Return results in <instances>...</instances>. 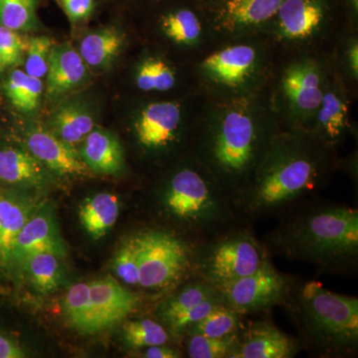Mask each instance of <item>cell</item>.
Wrapping results in <instances>:
<instances>
[{"mask_svg":"<svg viewBox=\"0 0 358 358\" xmlns=\"http://www.w3.org/2000/svg\"><path fill=\"white\" fill-rule=\"evenodd\" d=\"M113 270L124 284L129 286H138L140 243H138V234H134V236L124 240L115 252L114 260H113Z\"/></svg>","mask_w":358,"mask_h":358,"instance_id":"36","label":"cell"},{"mask_svg":"<svg viewBox=\"0 0 358 358\" xmlns=\"http://www.w3.org/2000/svg\"><path fill=\"white\" fill-rule=\"evenodd\" d=\"M331 150L310 131L275 134L236 205L245 222L281 216L315 194L333 169Z\"/></svg>","mask_w":358,"mask_h":358,"instance_id":"1","label":"cell"},{"mask_svg":"<svg viewBox=\"0 0 358 358\" xmlns=\"http://www.w3.org/2000/svg\"><path fill=\"white\" fill-rule=\"evenodd\" d=\"M120 202L112 193H98L85 200L79 208V219L84 229L94 239H101L117 222Z\"/></svg>","mask_w":358,"mask_h":358,"instance_id":"23","label":"cell"},{"mask_svg":"<svg viewBox=\"0 0 358 358\" xmlns=\"http://www.w3.org/2000/svg\"><path fill=\"white\" fill-rule=\"evenodd\" d=\"M218 293L219 291L215 287L204 280L199 277L190 278L185 281L182 288L160 303L157 308V315L162 324H166L176 315Z\"/></svg>","mask_w":358,"mask_h":358,"instance_id":"27","label":"cell"},{"mask_svg":"<svg viewBox=\"0 0 358 358\" xmlns=\"http://www.w3.org/2000/svg\"><path fill=\"white\" fill-rule=\"evenodd\" d=\"M86 63L69 45L52 47L47 70V96H60L83 82Z\"/></svg>","mask_w":358,"mask_h":358,"instance_id":"20","label":"cell"},{"mask_svg":"<svg viewBox=\"0 0 358 358\" xmlns=\"http://www.w3.org/2000/svg\"><path fill=\"white\" fill-rule=\"evenodd\" d=\"M240 331L222 338L200 334L185 336L182 338L186 341V355L190 358H231L239 343Z\"/></svg>","mask_w":358,"mask_h":358,"instance_id":"33","label":"cell"},{"mask_svg":"<svg viewBox=\"0 0 358 358\" xmlns=\"http://www.w3.org/2000/svg\"><path fill=\"white\" fill-rule=\"evenodd\" d=\"M140 243L138 287L164 292L195 275L197 244L176 232L150 229L138 233Z\"/></svg>","mask_w":358,"mask_h":358,"instance_id":"7","label":"cell"},{"mask_svg":"<svg viewBox=\"0 0 358 358\" xmlns=\"http://www.w3.org/2000/svg\"><path fill=\"white\" fill-rule=\"evenodd\" d=\"M258 51L249 44L226 47L205 59L202 73L207 79L219 86L239 89L256 74L259 68Z\"/></svg>","mask_w":358,"mask_h":358,"instance_id":"12","label":"cell"},{"mask_svg":"<svg viewBox=\"0 0 358 358\" xmlns=\"http://www.w3.org/2000/svg\"><path fill=\"white\" fill-rule=\"evenodd\" d=\"M61 3L72 23L86 20L94 10V0H61Z\"/></svg>","mask_w":358,"mask_h":358,"instance_id":"40","label":"cell"},{"mask_svg":"<svg viewBox=\"0 0 358 358\" xmlns=\"http://www.w3.org/2000/svg\"><path fill=\"white\" fill-rule=\"evenodd\" d=\"M275 16L280 38L301 41L319 31L326 11L320 0H282Z\"/></svg>","mask_w":358,"mask_h":358,"instance_id":"16","label":"cell"},{"mask_svg":"<svg viewBox=\"0 0 358 358\" xmlns=\"http://www.w3.org/2000/svg\"><path fill=\"white\" fill-rule=\"evenodd\" d=\"M282 90L299 122L313 120L326 91L322 68L312 59L296 61L285 71Z\"/></svg>","mask_w":358,"mask_h":358,"instance_id":"9","label":"cell"},{"mask_svg":"<svg viewBox=\"0 0 358 358\" xmlns=\"http://www.w3.org/2000/svg\"><path fill=\"white\" fill-rule=\"evenodd\" d=\"M141 357L145 358H179L182 357V353L176 348L166 345H152L143 348Z\"/></svg>","mask_w":358,"mask_h":358,"instance_id":"42","label":"cell"},{"mask_svg":"<svg viewBox=\"0 0 358 358\" xmlns=\"http://www.w3.org/2000/svg\"><path fill=\"white\" fill-rule=\"evenodd\" d=\"M28 150L43 166L65 176H85L89 169L74 147L61 141L52 131L35 128L27 134Z\"/></svg>","mask_w":358,"mask_h":358,"instance_id":"15","label":"cell"},{"mask_svg":"<svg viewBox=\"0 0 358 358\" xmlns=\"http://www.w3.org/2000/svg\"><path fill=\"white\" fill-rule=\"evenodd\" d=\"M300 346L268 320H257L241 329L231 358H293Z\"/></svg>","mask_w":358,"mask_h":358,"instance_id":"14","label":"cell"},{"mask_svg":"<svg viewBox=\"0 0 358 358\" xmlns=\"http://www.w3.org/2000/svg\"><path fill=\"white\" fill-rule=\"evenodd\" d=\"M160 208L186 233V239L203 243L245 222L234 201L213 174L199 162L178 167L159 192Z\"/></svg>","mask_w":358,"mask_h":358,"instance_id":"4","label":"cell"},{"mask_svg":"<svg viewBox=\"0 0 358 358\" xmlns=\"http://www.w3.org/2000/svg\"><path fill=\"white\" fill-rule=\"evenodd\" d=\"M251 224L233 228L197 245L195 275L216 289L254 274L271 255L251 231Z\"/></svg>","mask_w":358,"mask_h":358,"instance_id":"6","label":"cell"},{"mask_svg":"<svg viewBox=\"0 0 358 358\" xmlns=\"http://www.w3.org/2000/svg\"><path fill=\"white\" fill-rule=\"evenodd\" d=\"M89 284L93 334L124 322L140 307V294L129 291L113 278H103Z\"/></svg>","mask_w":358,"mask_h":358,"instance_id":"10","label":"cell"},{"mask_svg":"<svg viewBox=\"0 0 358 358\" xmlns=\"http://www.w3.org/2000/svg\"><path fill=\"white\" fill-rule=\"evenodd\" d=\"M37 0H0V26L28 31L36 25Z\"/></svg>","mask_w":358,"mask_h":358,"instance_id":"35","label":"cell"},{"mask_svg":"<svg viewBox=\"0 0 358 358\" xmlns=\"http://www.w3.org/2000/svg\"><path fill=\"white\" fill-rule=\"evenodd\" d=\"M68 322L80 333L93 334L89 282H78L68 289L63 300Z\"/></svg>","mask_w":358,"mask_h":358,"instance_id":"31","label":"cell"},{"mask_svg":"<svg viewBox=\"0 0 358 358\" xmlns=\"http://www.w3.org/2000/svg\"><path fill=\"white\" fill-rule=\"evenodd\" d=\"M52 47L53 40L49 37H32L28 40L25 53V72L28 75L38 79L46 76Z\"/></svg>","mask_w":358,"mask_h":358,"instance_id":"38","label":"cell"},{"mask_svg":"<svg viewBox=\"0 0 358 358\" xmlns=\"http://www.w3.org/2000/svg\"><path fill=\"white\" fill-rule=\"evenodd\" d=\"M36 210L31 200L15 192H0V265L8 267L14 242Z\"/></svg>","mask_w":358,"mask_h":358,"instance_id":"19","label":"cell"},{"mask_svg":"<svg viewBox=\"0 0 358 358\" xmlns=\"http://www.w3.org/2000/svg\"><path fill=\"white\" fill-rule=\"evenodd\" d=\"M27 49V41L17 31L0 26V75L13 66L20 65Z\"/></svg>","mask_w":358,"mask_h":358,"instance_id":"39","label":"cell"},{"mask_svg":"<svg viewBox=\"0 0 358 358\" xmlns=\"http://www.w3.org/2000/svg\"><path fill=\"white\" fill-rule=\"evenodd\" d=\"M180 105L157 102L148 105L134 122L136 141L143 150L159 152L178 143L180 134Z\"/></svg>","mask_w":358,"mask_h":358,"instance_id":"11","label":"cell"},{"mask_svg":"<svg viewBox=\"0 0 358 358\" xmlns=\"http://www.w3.org/2000/svg\"><path fill=\"white\" fill-rule=\"evenodd\" d=\"M281 216L263 242L270 255L308 263L327 274H357V209L305 200Z\"/></svg>","mask_w":358,"mask_h":358,"instance_id":"2","label":"cell"},{"mask_svg":"<svg viewBox=\"0 0 358 358\" xmlns=\"http://www.w3.org/2000/svg\"><path fill=\"white\" fill-rule=\"evenodd\" d=\"M122 44L124 35L115 28H107L85 36L80 43L79 54L91 67H107L119 55Z\"/></svg>","mask_w":358,"mask_h":358,"instance_id":"26","label":"cell"},{"mask_svg":"<svg viewBox=\"0 0 358 358\" xmlns=\"http://www.w3.org/2000/svg\"><path fill=\"white\" fill-rule=\"evenodd\" d=\"M79 155L87 167L95 173H119L124 167L121 143L112 134L103 129H93L85 138Z\"/></svg>","mask_w":358,"mask_h":358,"instance_id":"21","label":"cell"},{"mask_svg":"<svg viewBox=\"0 0 358 358\" xmlns=\"http://www.w3.org/2000/svg\"><path fill=\"white\" fill-rule=\"evenodd\" d=\"M242 317L234 308L220 303L204 319L190 327L185 331V336L200 334L208 338H222L239 333L242 326Z\"/></svg>","mask_w":358,"mask_h":358,"instance_id":"28","label":"cell"},{"mask_svg":"<svg viewBox=\"0 0 358 358\" xmlns=\"http://www.w3.org/2000/svg\"><path fill=\"white\" fill-rule=\"evenodd\" d=\"M346 60L350 74L355 80L358 76V44L357 40H352L346 48Z\"/></svg>","mask_w":358,"mask_h":358,"instance_id":"43","label":"cell"},{"mask_svg":"<svg viewBox=\"0 0 358 358\" xmlns=\"http://www.w3.org/2000/svg\"><path fill=\"white\" fill-rule=\"evenodd\" d=\"M34 252H50L59 257H64L67 253L57 221L49 204L36 209L23 226L14 242L8 268L18 267L26 256Z\"/></svg>","mask_w":358,"mask_h":358,"instance_id":"13","label":"cell"},{"mask_svg":"<svg viewBox=\"0 0 358 358\" xmlns=\"http://www.w3.org/2000/svg\"><path fill=\"white\" fill-rule=\"evenodd\" d=\"M46 173L43 164L28 150L0 148V180L16 186L43 185Z\"/></svg>","mask_w":358,"mask_h":358,"instance_id":"22","label":"cell"},{"mask_svg":"<svg viewBox=\"0 0 358 358\" xmlns=\"http://www.w3.org/2000/svg\"><path fill=\"white\" fill-rule=\"evenodd\" d=\"M275 134L248 101H232L202 129L196 159L237 205Z\"/></svg>","mask_w":358,"mask_h":358,"instance_id":"3","label":"cell"},{"mask_svg":"<svg viewBox=\"0 0 358 358\" xmlns=\"http://www.w3.org/2000/svg\"><path fill=\"white\" fill-rule=\"evenodd\" d=\"M352 8L355 9V13H357L358 8V0H352Z\"/></svg>","mask_w":358,"mask_h":358,"instance_id":"44","label":"cell"},{"mask_svg":"<svg viewBox=\"0 0 358 358\" xmlns=\"http://www.w3.org/2000/svg\"><path fill=\"white\" fill-rule=\"evenodd\" d=\"M7 98L21 112H32L38 107L43 92L41 79L30 76L24 71L15 69L4 83Z\"/></svg>","mask_w":358,"mask_h":358,"instance_id":"29","label":"cell"},{"mask_svg":"<svg viewBox=\"0 0 358 358\" xmlns=\"http://www.w3.org/2000/svg\"><path fill=\"white\" fill-rule=\"evenodd\" d=\"M294 278L278 271L268 261L254 274L228 282L218 289L224 303L240 315L268 312L284 305Z\"/></svg>","mask_w":358,"mask_h":358,"instance_id":"8","label":"cell"},{"mask_svg":"<svg viewBox=\"0 0 358 358\" xmlns=\"http://www.w3.org/2000/svg\"><path fill=\"white\" fill-rule=\"evenodd\" d=\"M27 357L23 346L13 336L0 331V358H24Z\"/></svg>","mask_w":358,"mask_h":358,"instance_id":"41","label":"cell"},{"mask_svg":"<svg viewBox=\"0 0 358 358\" xmlns=\"http://www.w3.org/2000/svg\"><path fill=\"white\" fill-rule=\"evenodd\" d=\"M224 303L220 292L215 296L206 299L199 305L194 306L189 310L181 313L176 315L173 319L169 320L164 326L166 327L167 331L173 338L182 339L185 331L197 322L204 319L208 313H210L220 303Z\"/></svg>","mask_w":358,"mask_h":358,"instance_id":"37","label":"cell"},{"mask_svg":"<svg viewBox=\"0 0 358 358\" xmlns=\"http://www.w3.org/2000/svg\"><path fill=\"white\" fill-rule=\"evenodd\" d=\"M282 0H224L217 17L224 33L238 36L266 24L275 17Z\"/></svg>","mask_w":358,"mask_h":358,"instance_id":"17","label":"cell"},{"mask_svg":"<svg viewBox=\"0 0 358 358\" xmlns=\"http://www.w3.org/2000/svg\"><path fill=\"white\" fill-rule=\"evenodd\" d=\"M312 134L333 148L343 140L348 127V103L338 86L326 87L324 98L315 117Z\"/></svg>","mask_w":358,"mask_h":358,"instance_id":"18","label":"cell"},{"mask_svg":"<svg viewBox=\"0 0 358 358\" xmlns=\"http://www.w3.org/2000/svg\"><path fill=\"white\" fill-rule=\"evenodd\" d=\"M52 133L61 141L75 147L94 129V120L88 110L79 103H67L54 114Z\"/></svg>","mask_w":358,"mask_h":358,"instance_id":"25","label":"cell"},{"mask_svg":"<svg viewBox=\"0 0 358 358\" xmlns=\"http://www.w3.org/2000/svg\"><path fill=\"white\" fill-rule=\"evenodd\" d=\"M122 341L129 350H143L152 345H166L171 336L164 324L152 319L129 320L122 324Z\"/></svg>","mask_w":358,"mask_h":358,"instance_id":"30","label":"cell"},{"mask_svg":"<svg viewBox=\"0 0 358 358\" xmlns=\"http://www.w3.org/2000/svg\"><path fill=\"white\" fill-rule=\"evenodd\" d=\"M315 357H348L358 350V299L333 293L317 281L294 280L282 306Z\"/></svg>","mask_w":358,"mask_h":358,"instance_id":"5","label":"cell"},{"mask_svg":"<svg viewBox=\"0 0 358 358\" xmlns=\"http://www.w3.org/2000/svg\"><path fill=\"white\" fill-rule=\"evenodd\" d=\"M61 257L50 252H34L26 256L20 266L33 288L40 294H50L62 284Z\"/></svg>","mask_w":358,"mask_h":358,"instance_id":"24","label":"cell"},{"mask_svg":"<svg viewBox=\"0 0 358 358\" xmlns=\"http://www.w3.org/2000/svg\"><path fill=\"white\" fill-rule=\"evenodd\" d=\"M176 81L173 68L162 59H148L136 73V86L141 91H169L173 88Z\"/></svg>","mask_w":358,"mask_h":358,"instance_id":"34","label":"cell"},{"mask_svg":"<svg viewBox=\"0 0 358 358\" xmlns=\"http://www.w3.org/2000/svg\"><path fill=\"white\" fill-rule=\"evenodd\" d=\"M162 30L178 44L194 45L201 36V23L196 14L188 9L174 11L162 18Z\"/></svg>","mask_w":358,"mask_h":358,"instance_id":"32","label":"cell"}]
</instances>
